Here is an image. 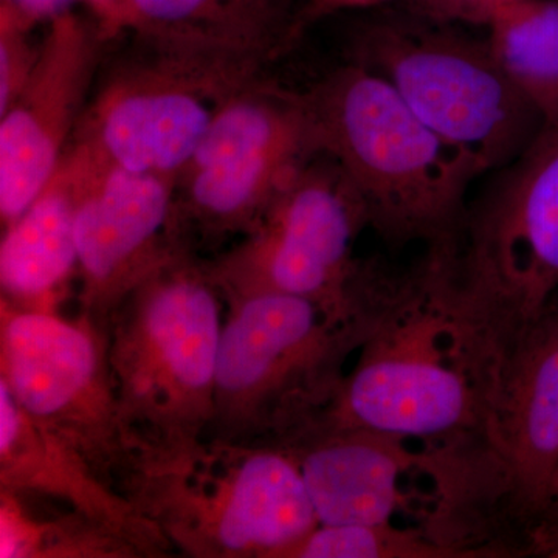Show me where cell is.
I'll return each mask as SVG.
<instances>
[{"label": "cell", "mask_w": 558, "mask_h": 558, "mask_svg": "<svg viewBox=\"0 0 558 558\" xmlns=\"http://www.w3.org/2000/svg\"><path fill=\"white\" fill-rule=\"evenodd\" d=\"M362 303L365 339L310 433L487 439L523 330L470 279L459 238L422 248L405 267L363 260Z\"/></svg>", "instance_id": "obj_1"}, {"label": "cell", "mask_w": 558, "mask_h": 558, "mask_svg": "<svg viewBox=\"0 0 558 558\" xmlns=\"http://www.w3.org/2000/svg\"><path fill=\"white\" fill-rule=\"evenodd\" d=\"M286 449L319 524L417 527L464 558L517 557L508 484L487 439L318 429Z\"/></svg>", "instance_id": "obj_2"}, {"label": "cell", "mask_w": 558, "mask_h": 558, "mask_svg": "<svg viewBox=\"0 0 558 558\" xmlns=\"http://www.w3.org/2000/svg\"><path fill=\"white\" fill-rule=\"evenodd\" d=\"M301 97L318 154L347 174L369 229L389 247L424 248L459 238L480 172L387 81L351 61Z\"/></svg>", "instance_id": "obj_3"}, {"label": "cell", "mask_w": 558, "mask_h": 558, "mask_svg": "<svg viewBox=\"0 0 558 558\" xmlns=\"http://www.w3.org/2000/svg\"><path fill=\"white\" fill-rule=\"evenodd\" d=\"M223 303L208 263L183 250L110 312L106 349L132 461L207 438Z\"/></svg>", "instance_id": "obj_4"}, {"label": "cell", "mask_w": 558, "mask_h": 558, "mask_svg": "<svg viewBox=\"0 0 558 558\" xmlns=\"http://www.w3.org/2000/svg\"><path fill=\"white\" fill-rule=\"evenodd\" d=\"M207 438L286 449L336 399L366 333L365 312L343 317L284 293L227 300Z\"/></svg>", "instance_id": "obj_5"}, {"label": "cell", "mask_w": 558, "mask_h": 558, "mask_svg": "<svg viewBox=\"0 0 558 558\" xmlns=\"http://www.w3.org/2000/svg\"><path fill=\"white\" fill-rule=\"evenodd\" d=\"M120 492L191 558H284L318 526L295 454L204 439L142 454Z\"/></svg>", "instance_id": "obj_6"}, {"label": "cell", "mask_w": 558, "mask_h": 558, "mask_svg": "<svg viewBox=\"0 0 558 558\" xmlns=\"http://www.w3.org/2000/svg\"><path fill=\"white\" fill-rule=\"evenodd\" d=\"M351 50L352 62L387 81L481 178L515 159L545 124L499 68L486 36L459 25L388 11L359 25Z\"/></svg>", "instance_id": "obj_7"}, {"label": "cell", "mask_w": 558, "mask_h": 558, "mask_svg": "<svg viewBox=\"0 0 558 558\" xmlns=\"http://www.w3.org/2000/svg\"><path fill=\"white\" fill-rule=\"evenodd\" d=\"M135 50L95 94L72 142L128 171L178 180L216 112L259 78L255 51L135 36Z\"/></svg>", "instance_id": "obj_8"}, {"label": "cell", "mask_w": 558, "mask_h": 558, "mask_svg": "<svg viewBox=\"0 0 558 558\" xmlns=\"http://www.w3.org/2000/svg\"><path fill=\"white\" fill-rule=\"evenodd\" d=\"M369 229L357 191L325 154L304 161L278 191L240 244L208 263L226 301L250 293H284L357 317L355 242Z\"/></svg>", "instance_id": "obj_9"}, {"label": "cell", "mask_w": 558, "mask_h": 558, "mask_svg": "<svg viewBox=\"0 0 558 558\" xmlns=\"http://www.w3.org/2000/svg\"><path fill=\"white\" fill-rule=\"evenodd\" d=\"M300 92L255 80L216 112L178 178L180 238L218 241L248 233L278 191L317 156Z\"/></svg>", "instance_id": "obj_10"}, {"label": "cell", "mask_w": 558, "mask_h": 558, "mask_svg": "<svg viewBox=\"0 0 558 558\" xmlns=\"http://www.w3.org/2000/svg\"><path fill=\"white\" fill-rule=\"evenodd\" d=\"M0 380L33 422L80 451L120 490L134 454L105 330L94 319L0 300Z\"/></svg>", "instance_id": "obj_11"}, {"label": "cell", "mask_w": 558, "mask_h": 558, "mask_svg": "<svg viewBox=\"0 0 558 558\" xmlns=\"http://www.w3.org/2000/svg\"><path fill=\"white\" fill-rule=\"evenodd\" d=\"M488 175L465 213L459 255L470 279L524 330L558 290V120Z\"/></svg>", "instance_id": "obj_12"}, {"label": "cell", "mask_w": 558, "mask_h": 558, "mask_svg": "<svg viewBox=\"0 0 558 558\" xmlns=\"http://www.w3.org/2000/svg\"><path fill=\"white\" fill-rule=\"evenodd\" d=\"M65 156L78 175L80 312L105 330L110 312L140 281L189 250L179 231L178 180L112 167L78 143Z\"/></svg>", "instance_id": "obj_13"}, {"label": "cell", "mask_w": 558, "mask_h": 558, "mask_svg": "<svg viewBox=\"0 0 558 558\" xmlns=\"http://www.w3.org/2000/svg\"><path fill=\"white\" fill-rule=\"evenodd\" d=\"M108 39L97 20L72 10L49 22L38 60L0 113V220L20 218L53 178L86 112Z\"/></svg>", "instance_id": "obj_14"}, {"label": "cell", "mask_w": 558, "mask_h": 558, "mask_svg": "<svg viewBox=\"0 0 558 558\" xmlns=\"http://www.w3.org/2000/svg\"><path fill=\"white\" fill-rule=\"evenodd\" d=\"M487 439L509 494V515L526 546L550 512L558 470V322L549 314L521 332Z\"/></svg>", "instance_id": "obj_15"}, {"label": "cell", "mask_w": 558, "mask_h": 558, "mask_svg": "<svg viewBox=\"0 0 558 558\" xmlns=\"http://www.w3.org/2000/svg\"><path fill=\"white\" fill-rule=\"evenodd\" d=\"M0 488L64 505L138 558L174 556L170 539L80 451L33 422L0 380Z\"/></svg>", "instance_id": "obj_16"}, {"label": "cell", "mask_w": 558, "mask_h": 558, "mask_svg": "<svg viewBox=\"0 0 558 558\" xmlns=\"http://www.w3.org/2000/svg\"><path fill=\"white\" fill-rule=\"evenodd\" d=\"M78 190L75 167L64 154L31 207L2 229L0 300L24 310L58 312L69 282L78 275Z\"/></svg>", "instance_id": "obj_17"}, {"label": "cell", "mask_w": 558, "mask_h": 558, "mask_svg": "<svg viewBox=\"0 0 558 558\" xmlns=\"http://www.w3.org/2000/svg\"><path fill=\"white\" fill-rule=\"evenodd\" d=\"M295 16L290 0H120L113 38L132 32L274 58L289 49Z\"/></svg>", "instance_id": "obj_18"}, {"label": "cell", "mask_w": 558, "mask_h": 558, "mask_svg": "<svg viewBox=\"0 0 558 558\" xmlns=\"http://www.w3.org/2000/svg\"><path fill=\"white\" fill-rule=\"evenodd\" d=\"M495 60L543 120H558V0H520L486 27Z\"/></svg>", "instance_id": "obj_19"}, {"label": "cell", "mask_w": 558, "mask_h": 558, "mask_svg": "<svg viewBox=\"0 0 558 558\" xmlns=\"http://www.w3.org/2000/svg\"><path fill=\"white\" fill-rule=\"evenodd\" d=\"M35 502L32 495L0 488V557L138 558L73 510Z\"/></svg>", "instance_id": "obj_20"}, {"label": "cell", "mask_w": 558, "mask_h": 558, "mask_svg": "<svg viewBox=\"0 0 558 558\" xmlns=\"http://www.w3.org/2000/svg\"><path fill=\"white\" fill-rule=\"evenodd\" d=\"M286 558H464L417 527L318 524Z\"/></svg>", "instance_id": "obj_21"}, {"label": "cell", "mask_w": 558, "mask_h": 558, "mask_svg": "<svg viewBox=\"0 0 558 558\" xmlns=\"http://www.w3.org/2000/svg\"><path fill=\"white\" fill-rule=\"evenodd\" d=\"M31 32L0 20V113L16 100L38 60L39 46L28 39Z\"/></svg>", "instance_id": "obj_22"}, {"label": "cell", "mask_w": 558, "mask_h": 558, "mask_svg": "<svg viewBox=\"0 0 558 558\" xmlns=\"http://www.w3.org/2000/svg\"><path fill=\"white\" fill-rule=\"evenodd\" d=\"M517 2L520 0H407L403 9L439 24L486 28Z\"/></svg>", "instance_id": "obj_23"}, {"label": "cell", "mask_w": 558, "mask_h": 558, "mask_svg": "<svg viewBox=\"0 0 558 558\" xmlns=\"http://www.w3.org/2000/svg\"><path fill=\"white\" fill-rule=\"evenodd\" d=\"M407 2V0H307L303 9L296 13L292 31L289 35V49L292 44L303 35L315 22L333 16V14L347 13V11H365L384 9L392 3Z\"/></svg>", "instance_id": "obj_24"}, {"label": "cell", "mask_w": 558, "mask_h": 558, "mask_svg": "<svg viewBox=\"0 0 558 558\" xmlns=\"http://www.w3.org/2000/svg\"><path fill=\"white\" fill-rule=\"evenodd\" d=\"M78 0H0V20L13 22L32 31L39 22H50L72 10Z\"/></svg>", "instance_id": "obj_25"}, {"label": "cell", "mask_w": 558, "mask_h": 558, "mask_svg": "<svg viewBox=\"0 0 558 558\" xmlns=\"http://www.w3.org/2000/svg\"><path fill=\"white\" fill-rule=\"evenodd\" d=\"M529 554L558 558V515L546 520L542 526L535 529L529 539Z\"/></svg>", "instance_id": "obj_26"}, {"label": "cell", "mask_w": 558, "mask_h": 558, "mask_svg": "<svg viewBox=\"0 0 558 558\" xmlns=\"http://www.w3.org/2000/svg\"><path fill=\"white\" fill-rule=\"evenodd\" d=\"M90 7L92 16L100 25L106 39H113V27H116L117 14H119L120 0H83Z\"/></svg>", "instance_id": "obj_27"}, {"label": "cell", "mask_w": 558, "mask_h": 558, "mask_svg": "<svg viewBox=\"0 0 558 558\" xmlns=\"http://www.w3.org/2000/svg\"><path fill=\"white\" fill-rule=\"evenodd\" d=\"M556 515H558V470H557L556 481H554L553 505H550V512H549L548 519H546V520L553 519V517H556ZM545 521H543V523H545ZM542 524H539V526H542Z\"/></svg>", "instance_id": "obj_28"}, {"label": "cell", "mask_w": 558, "mask_h": 558, "mask_svg": "<svg viewBox=\"0 0 558 558\" xmlns=\"http://www.w3.org/2000/svg\"><path fill=\"white\" fill-rule=\"evenodd\" d=\"M546 314H549L550 317H554L558 322V290L556 295H554L553 301H550L548 311H546Z\"/></svg>", "instance_id": "obj_29"}]
</instances>
